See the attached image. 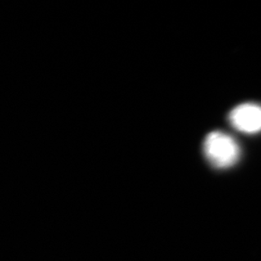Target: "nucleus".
Segmentation results:
<instances>
[{
  "instance_id": "obj_1",
  "label": "nucleus",
  "mask_w": 261,
  "mask_h": 261,
  "mask_svg": "<svg viewBox=\"0 0 261 261\" xmlns=\"http://www.w3.org/2000/svg\"><path fill=\"white\" fill-rule=\"evenodd\" d=\"M204 153L207 160L216 168H227L236 163L239 158V147L232 137L215 131L204 140Z\"/></svg>"
},
{
  "instance_id": "obj_2",
  "label": "nucleus",
  "mask_w": 261,
  "mask_h": 261,
  "mask_svg": "<svg viewBox=\"0 0 261 261\" xmlns=\"http://www.w3.org/2000/svg\"><path fill=\"white\" fill-rule=\"evenodd\" d=\"M230 123L238 130L254 134L261 130V106L244 103L232 109L229 114Z\"/></svg>"
}]
</instances>
